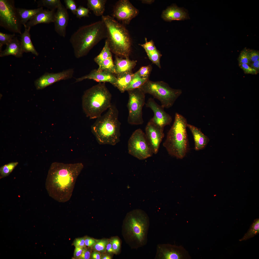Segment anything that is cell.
I'll return each instance as SVG.
<instances>
[{
    "label": "cell",
    "instance_id": "cell-1",
    "mask_svg": "<svg viewBox=\"0 0 259 259\" xmlns=\"http://www.w3.org/2000/svg\"><path fill=\"white\" fill-rule=\"evenodd\" d=\"M83 168L81 163H53L45 183L49 196L59 202L68 201L72 195L77 178Z\"/></svg>",
    "mask_w": 259,
    "mask_h": 259
},
{
    "label": "cell",
    "instance_id": "cell-2",
    "mask_svg": "<svg viewBox=\"0 0 259 259\" xmlns=\"http://www.w3.org/2000/svg\"><path fill=\"white\" fill-rule=\"evenodd\" d=\"M106 37V28L102 20L80 27L70 39L75 56L78 59L86 56L95 45Z\"/></svg>",
    "mask_w": 259,
    "mask_h": 259
},
{
    "label": "cell",
    "instance_id": "cell-3",
    "mask_svg": "<svg viewBox=\"0 0 259 259\" xmlns=\"http://www.w3.org/2000/svg\"><path fill=\"white\" fill-rule=\"evenodd\" d=\"M118 111L112 104L107 112L96 118L91 126L92 133L100 145L114 146L120 141L121 123Z\"/></svg>",
    "mask_w": 259,
    "mask_h": 259
},
{
    "label": "cell",
    "instance_id": "cell-4",
    "mask_svg": "<svg viewBox=\"0 0 259 259\" xmlns=\"http://www.w3.org/2000/svg\"><path fill=\"white\" fill-rule=\"evenodd\" d=\"M107 30V39L111 52L116 56L129 59L131 42L129 32L124 26L109 15L101 16Z\"/></svg>",
    "mask_w": 259,
    "mask_h": 259
},
{
    "label": "cell",
    "instance_id": "cell-5",
    "mask_svg": "<svg viewBox=\"0 0 259 259\" xmlns=\"http://www.w3.org/2000/svg\"><path fill=\"white\" fill-rule=\"evenodd\" d=\"M187 124L186 119L176 112L173 123L163 144L168 153L177 159H183L189 150Z\"/></svg>",
    "mask_w": 259,
    "mask_h": 259
},
{
    "label": "cell",
    "instance_id": "cell-6",
    "mask_svg": "<svg viewBox=\"0 0 259 259\" xmlns=\"http://www.w3.org/2000/svg\"><path fill=\"white\" fill-rule=\"evenodd\" d=\"M111 99L105 82H100L84 92L82 101L83 111L90 119H96L111 106Z\"/></svg>",
    "mask_w": 259,
    "mask_h": 259
},
{
    "label": "cell",
    "instance_id": "cell-7",
    "mask_svg": "<svg viewBox=\"0 0 259 259\" xmlns=\"http://www.w3.org/2000/svg\"><path fill=\"white\" fill-rule=\"evenodd\" d=\"M125 221L127 234L135 241L136 247L146 245L150 225L149 218L146 213L140 209L133 210L128 214Z\"/></svg>",
    "mask_w": 259,
    "mask_h": 259
},
{
    "label": "cell",
    "instance_id": "cell-8",
    "mask_svg": "<svg viewBox=\"0 0 259 259\" xmlns=\"http://www.w3.org/2000/svg\"><path fill=\"white\" fill-rule=\"evenodd\" d=\"M140 88L145 94L152 95L159 100L164 108L171 107L182 93L181 90L171 88L162 81L153 82L148 79Z\"/></svg>",
    "mask_w": 259,
    "mask_h": 259
},
{
    "label": "cell",
    "instance_id": "cell-9",
    "mask_svg": "<svg viewBox=\"0 0 259 259\" xmlns=\"http://www.w3.org/2000/svg\"><path fill=\"white\" fill-rule=\"evenodd\" d=\"M13 0H0V26L21 35L22 25Z\"/></svg>",
    "mask_w": 259,
    "mask_h": 259
},
{
    "label": "cell",
    "instance_id": "cell-10",
    "mask_svg": "<svg viewBox=\"0 0 259 259\" xmlns=\"http://www.w3.org/2000/svg\"><path fill=\"white\" fill-rule=\"evenodd\" d=\"M127 91L128 122L132 125L142 124L144 122L142 110L145 104V94L139 88Z\"/></svg>",
    "mask_w": 259,
    "mask_h": 259
},
{
    "label": "cell",
    "instance_id": "cell-11",
    "mask_svg": "<svg viewBox=\"0 0 259 259\" xmlns=\"http://www.w3.org/2000/svg\"><path fill=\"white\" fill-rule=\"evenodd\" d=\"M128 146V153L139 160L147 159L154 154L145 133L140 129L133 133L129 140Z\"/></svg>",
    "mask_w": 259,
    "mask_h": 259
},
{
    "label": "cell",
    "instance_id": "cell-12",
    "mask_svg": "<svg viewBox=\"0 0 259 259\" xmlns=\"http://www.w3.org/2000/svg\"><path fill=\"white\" fill-rule=\"evenodd\" d=\"M138 10L128 0H120L115 5L113 17L125 24H128L138 14Z\"/></svg>",
    "mask_w": 259,
    "mask_h": 259
},
{
    "label": "cell",
    "instance_id": "cell-13",
    "mask_svg": "<svg viewBox=\"0 0 259 259\" xmlns=\"http://www.w3.org/2000/svg\"><path fill=\"white\" fill-rule=\"evenodd\" d=\"M188 253L182 247L169 244L157 245L155 259H182L189 258Z\"/></svg>",
    "mask_w": 259,
    "mask_h": 259
},
{
    "label": "cell",
    "instance_id": "cell-14",
    "mask_svg": "<svg viewBox=\"0 0 259 259\" xmlns=\"http://www.w3.org/2000/svg\"><path fill=\"white\" fill-rule=\"evenodd\" d=\"M74 73L72 68L56 73H46L35 81V87L37 89H42L55 82L71 78Z\"/></svg>",
    "mask_w": 259,
    "mask_h": 259
},
{
    "label": "cell",
    "instance_id": "cell-15",
    "mask_svg": "<svg viewBox=\"0 0 259 259\" xmlns=\"http://www.w3.org/2000/svg\"><path fill=\"white\" fill-rule=\"evenodd\" d=\"M164 129L155 124L150 120L146 126L145 134L154 154L158 153L164 136Z\"/></svg>",
    "mask_w": 259,
    "mask_h": 259
},
{
    "label": "cell",
    "instance_id": "cell-16",
    "mask_svg": "<svg viewBox=\"0 0 259 259\" xmlns=\"http://www.w3.org/2000/svg\"><path fill=\"white\" fill-rule=\"evenodd\" d=\"M146 106L150 108L154 113V116L150 120L155 124L164 129L166 126L170 125L172 118L164 110L161 106L157 103L153 99L149 98L147 103Z\"/></svg>",
    "mask_w": 259,
    "mask_h": 259
},
{
    "label": "cell",
    "instance_id": "cell-17",
    "mask_svg": "<svg viewBox=\"0 0 259 259\" xmlns=\"http://www.w3.org/2000/svg\"><path fill=\"white\" fill-rule=\"evenodd\" d=\"M69 20V14L67 9L61 2L55 12L54 23L55 31L59 35L63 37L66 36Z\"/></svg>",
    "mask_w": 259,
    "mask_h": 259
},
{
    "label": "cell",
    "instance_id": "cell-18",
    "mask_svg": "<svg viewBox=\"0 0 259 259\" xmlns=\"http://www.w3.org/2000/svg\"><path fill=\"white\" fill-rule=\"evenodd\" d=\"M86 79H92L100 82H109L113 85L116 82V77L114 74L107 71L94 69L88 74L76 79L75 82H78Z\"/></svg>",
    "mask_w": 259,
    "mask_h": 259
},
{
    "label": "cell",
    "instance_id": "cell-19",
    "mask_svg": "<svg viewBox=\"0 0 259 259\" xmlns=\"http://www.w3.org/2000/svg\"><path fill=\"white\" fill-rule=\"evenodd\" d=\"M55 19V11L43 9L31 18L24 26V28H31L39 24L54 23Z\"/></svg>",
    "mask_w": 259,
    "mask_h": 259
},
{
    "label": "cell",
    "instance_id": "cell-20",
    "mask_svg": "<svg viewBox=\"0 0 259 259\" xmlns=\"http://www.w3.org/2000/svg\"><path fill=\"white\" fill-rule=\"evenodd\" d=\"M162 17L164 20L168 21L184 20L189 18L186 11L175 5L170 6L164 11Z\"/></svg>",
    "mask_w": 259,
    "mask_h": 259
},
{
    "label": "cell",
    "instance_id": "cell-21",
    "mask_svg": "<svg viewBox=\"0 0 259 259\" xmlns=\"http://www.w3.org/2000/svg\"><path fill=\"white\" fill-rule=\"evenodd\" d=\"M187 126L193 135L195 150L198 151L204 149L209 141V138L202 132L200 129L188 124Z\"/></svg>",
    "mask_w": 259,
    "mask_h": 259
},
{
    "label": "cell",
    "instance_id": "cell-22",
    "mask_svg": "<svg viewBox=\"0 0 259 259\" xmlns=\"http://www.w3.org/2000/svg\"><path fill=\"white\" fill-rule=\"evenodd\" d=\"M24 51L20 41L15 37L7 45L5 49L0 52V56L3 57L12 55L17 57L22 56Z\"/></svg>",
    "mask_w": 259,
    "mask_h": 259
},
{
    "label": "cell",
    "instance_id": "cell-23",
    "mask_svg": "<svg viewBox=\"0 0 259 259\" xmlns=\"http://www.w3.org/2000/svg\"><path fill=\"white\" fill-rule=\"evenodd\" d=\"M136 60L129 59H123L116 56L114 62L116 75L127 72L132 71L136 65Z\"/></svg>",
    "mask_w": 259,
    "mask_h": 259
},
{
    "label": "cell",
    "instance_id": "cell-24",
    "mask_svg": "<svg viewBox=\"0 0 259 259\" xmlns=\"http://www.w3.org/2000/svg\"><path fill=\"white\" fill-rule=\"evenodd\" d=\"M145 43L140 45L145 50L149 59L158 66L161 68L160 59L161 55L157 49L153 41H148L145 38Z\"/></svg>",
    "mask_w": 259,
    "mask_h": 259
},
{
    "label": "cell",
    "instance_id": "cell-25",
    "mask_svg": "<svg viewBox=\"0 0 259 259\" xmlns=\"http://www.w3.org/2000/svg\"><path fill=\"white\" fill-rule=\"evenodd\" d=\"M25 28L24 32L21 35L20 42L24 52H31L37 56L38 53L33 46L30 38V28Z\"/></svg>",
    "mask_w": 259,
    "mask_h": 259
},
{
    "label": "cell",
    "instance_id": "cell-26",
    "mask_svg": "<svg viewBox=\"0 0 259 259\" xmlns=\"http://www.w3.org/2000/svg\"><path fill=\"white\" fill-rule=\"evenodd\" d=\"M116 81L113 85L123 93L126 91L127 87L133 79L134 73L132 71L127 72L116 75Z\"/></svg>",
    "mask_w": 259,
    "mask_h": 259
},
{
    "label": "cell",
    "instance_id": "cell-27",
    "mask_svg": "<svg viewBox=\"0 0 259 259\" xmlns=\"http://www.w3.org/2000/svg\"><path fill=\"white\" fill-rule=\"evenodd\" d=\"M43 9L42 7L30 9L19 8H17L21 23L24 26L31 18Z\"/></svg>",
    "mask_w": 259,
    "mask_h": 259
},
{
    "label": "cell",
    "instance_id": "cell-28",
    "mask_svg": "<svg viewBox=\"0 0 259 259\" xmlns=\"http://www.w3.org/2000/svg\"><path fill=\"white\" fill-rule=\"evenodd\" d=\"M106 0H88L87 6L96 16H103L105 10Z\"/></svg>",
    "mask_w": 259,
    "mask_h": 259
},
{
    "label": "cell",
    "instance_id": "cell-29",
    "mask_svg": "<svg viewBox=\"0 0 259 259\" xmlns=\"http://www.w3.org/2000/svg\"><path fill=\"white\" fill-rule=\"evenodd\" d=\"M259 233V219H255L247 232L239 241H246L251 238Z\"/></svg>",
    "mask_w": 259,
    "mask_h": 259
},
{
    "label": "cell",
    "instance_id": "cell-30",
    "mask_svg": "<svg viewBox=\"0 0 259 259\" xmlns=\"http://www.w3.org/2000/svg\"><path fill=\"white\" fill-rule=\"evenodd\" d=\"M98 65L99 66L98 70L115 74L114 65L112 57L102 61Z\"/></svg>",
    "mask_w": 259,
    "mask_h": 259
},
{
    "label": "cell",
    "instance_id": "cell-31",
    "mask_svg": "<svg viewBox=\"0 0 259 259\" xmlns=\"http://www.w3.org/2000/svg\"><path fill=\"white\" fill-rule=\"evenodd\" d=\"M148 80L141 78L137 71L134 73V77L127 88L126 91L140 88Z\"/></svg>",
    "mask_w": 259,
    "mask_h": 259
},
{
    "label": "cell",
    "instance_id": "cell-32",
    "mask_svg": "<svg viewBox=\"0 0 259 259\" xmlns=\"http://www.w3.org/2000/svg\"><path fill=\"white\" fill-rule=\"evenodd\" d=\"M112 57L111 52L109 47L107 41L106 40L105 44L99 54L94 59L95 62L98 65L102 61Z\"/></svg>",
    "mask_w": 259,
    "mask_h": 259
},
{
    "label": "cell",
    "instance_id": "cell-33",
    "mask_svg": "<svg viewBox=\"0 0 259 259\" xmlns=\"http://www.w3.org/2000/svg\"><path fill=\"white\" fill-rule=\"evenodd\" d=\"M38 6L45 7L48 9L54 10L57 9L61 3L60 0H41L38 1Z\"/></svg>",
    "mask_w": 259,
    "mask_h": 259
},
{
    "label": "cell",
    "instance_id": "cell-34",
    "mask_svg": "<svg viewBox=\"0 0 259 259\" xmlns=\"http://www.w3.org/2000/svg\"><path fill=\"white\" fill-rule=\"evenodd\" d=\"M18 164L17 162L9 163L4 165L0 168V178L5 177L8 176L12 171Z\"/></svg>",
    "mask_w": 259,
    "mask_h": 259
},
{
    "label": "cell",
    "instance_id": "cell-35",
    "mask_svg": "<svg viewBox=\"0 0 259 259\" xmlns=\"http://www.w3.org/2000/svg\"><path fill=\"white\" fill-rule=\"evenodd\" d=\"M15 35L9 34L0 32V52L2 51V48L4 45H7L15 37Z\"/></svg>",
    "mask_w": 259,
    "mask_h": 259
},
{
    "label": "cell",
    "instance_id": "cell-36",
    "mask_svg": "<svg viewBox=\"0 0 259 259\" xmlns=\"http://www.w3.org/2000/svg\"><path fill=\"white\" fill-rule=\"evenodd\" d=\"M108 241L106 240H101L96 241L93 246V248L96 251L104 252L106 249Z\"/></svg>",
    "mask_w": 259,
    "mask_h": 259
},
{
    "label": "cell",
    "instance_id": "cell-37",
    "mask_svg": "<svg viewBox=\"0 0 259 259\" xmlns=\"http://www.w3.org/2000/svg\"><path fill=\"white\" fill-rule=\"evenodd\" d=\"M239 64L246 63L248 65L250 64L249 51L244 49L240 53L238 58Z\"/></svg>",
    "mask_w": 259,
    "mask_h": 259
},
{
    "label": "cell",
    "instance_id": "cell-38",
    "mask_svg": "<svg viewBox=\"0 0 259 259\" xmlns=\"http://www.w3.org/2000/svg\"><path fill=\"white\" fill-rule=\"evenodd\" d=\"M151 70V66L149 65L141 67L137 72L141 78L148 79Z\"/></svg>",
    "mask_w": 259,
    "mask_h": 259
},
{
    "label": "cell",
    "instance_id": "cell-39",
    "mask_svg": "<svg viewBox=\"0 0 259 259\" xmlns=\"http://www.w3.org/2000/svg\"><path fill=\"white\" fill-rule=\"evenodd\" d=\"M89 11L88 8L80 6L77 10L76 14V17L79 18L83 17H88L89 16Z\"/></svg>",
    "mask_w": 259,
    "mask_h": 259
},
{
    "label": "cell",
    "instance_id": "cell-40",
    "mask_svg": "<svg viewBox=\"0 0 259 259\" xmlns=\"http://www.w3.org/2000/svg\"><path fill=\"white\" fill-rule=\"evenodd\" d=\"M65 8L70 10L74 14L76 15L77 9L76 4L73 0H65Z\"/></svg>",
    "mask_w": 259,
    "mask_h": 259
},
{
    "label": "cell",
    "instance_id": "cell-41",
    "mask_svg": "<svg viewBox=\"0 0 259 259\" xmlns=\"http://www.w3.org/2000/svg\"><path fill=\"white\" fill-rule=\"evenodd\" d=\"M239 66L245 73L256 74L258 72L256 70L251 67L247 64H239Z\"/></svg>",
    "mask_w": 259,
    "mask_h": 259
},
{
    "label": "cell",
    "instance_id": "cell-42",
    "mask_svg": "<svg viewBox=\"0 0 259 259\" xmlns=\"http://www.w3.org/2000/svg\"><path fill=\"white\" fill-rule=\"evenodd\" d=\"M73 245L75 247H80L84 248L86 245L85 244V238H77L74 241Z\"/></svg>",
    "mask_w": 259,
    "mask_h": 259
},
{
    "label": "cell",
    "instance_id": "cell-43",
    "mask_svg": "<svg viewBox=\"0 0 259 259\" xmlns=\"http://www.w3.org/2000/svg\"><path fill=\"white\" fill-rule=\"evenodd\" d=\"M249 56L250 63L255 62L259 59V51L256 50L249 51Z\"/></svg>",
    "mask_w": 259,
    "mask_h": 259
},
{
    "label": "cell",
    "instance_id": "cell-44",
    "mask_svg": "<svg viewBox=\"0 0 259 259\" xmlns=\"http://www.w3.org/2000/svg\"><path fill=\"white\" fill-rule=\"evenodd\" d=\"M114 252L118 251L120 249V242L119 240L117 238L112 239L110 242Z\"/></svg>",
    "mask_w": 259,
    "mask_h": 259
},
{
    "label": "cell",
    "instance_id": "cell-45",
    "mask_svg": "<svg viewBox=\"0 0 259 259\" xmlns=\"http://www.w3.org/2000/svg\"><path fill=\"white\" fill-rule=\"evenodd\" d=\"M91 255V252L90 251L84 248L81 254L78 259H90Z\"/></svg>",
    "mask_w": 259,
    "mask_h": 259
},
{
    "label": "cell",
    "instance_id": "cell-46",
    "mask_svg": "<svg viewBox=\"0 0 259 259\" xmlns=\"http://www.w3.org/2000/svg\"><path fill=\"white\" fill-rule=\"evenodd\" d=\"M75 247L74 253V259H78L81 254L84 248L80 247Z\"/></svg>",
    "mask_w": 259,
    "mask_h": 259
},
{
    "label": "cell",
    "instance_id": "cell-47",
    "mask_svg": "<svg viewBox=\"0 0 259 259\" xmlns=\"http://www.w3.org/2000/svg\"><path fill=\"white\" fill-rule=\"evenodd\" d=\"M96 242V241L93 239L88 237L85 238V244L86 246L88 247L93 246Z\"/></svg>",
    "mask_w": 259,
    "mask_h": 259
},
{
    "label": "cell",
    "instance_id": "cell-48",
    "mask_svg": "<svg viewBox=\"0 0 259 259\" xmlns=\"http://www.w3.org/2000/svg\"><path fill=\"white\" fill-rule=\"evenodd\" d=\"M250 67L256 70L258 72L259 70V59L255 62H252L251 64Z\"/></svg>",
    "mask_w": 259,
    "mask_h": 259
},
{
    "label": "cell",
    "instance_id": "cell-49",
    "mask_svg": "<svg viewBox=\"0 0 259 259\" xmlns=\"http://www.w3.org/2000/svg\"><path fill=\"white\" fill-rule=\"evenodd\" d=\"M91 258L93 259H101L100 255L99 253L94 251L93 252L91 255Z\"/></svg>",
    "mask_w": 259,
    "mask_h": 259
},
{
    "label": "cell",
    "instance_id": "cell-50",
    "mask_svg": "<svg viewBox=\"0 0 259 259\" xmlns=\"http://www.w3.org/2000/svg\"><path fill=\"white\" fill-rule=\"evenodd\" d=\"M106 250L109 253H114L111 242H109L107 246Z\"/></svg>",
    "mask_w": 259,
    "mask_h": 259
},
{
    "label": "cell",
    "instance_id": "cell-51",
    "mask_svg": "<svg viewBox=\"0 0 259 259\" xmlns=\"http://www.w3.org/2000/svg\"><path fill=\"white\" fill-rule=\"evenodd\" d=\"M153 0H142V2L143 3H147L150 4L151 3L153 2Z\"/></svg>",
    "mask_w": 259,
    "mask_h": 259
},
{
    "label": "cell",
    "instance_id": "cell-52",
    "mask_svg": "<svg viewBox=\"0 0 259 259\" xmlns=\"http://www.w3.org/2000/svg\"><path fill=\"white\" fill-rule=\"evenodd\" d=\"M101 259H111V258L110 256L108 255H106L103 256Z\"/></svg>",
    "mask_w": 259,
    "mask_h": 259
}]
</instances>
